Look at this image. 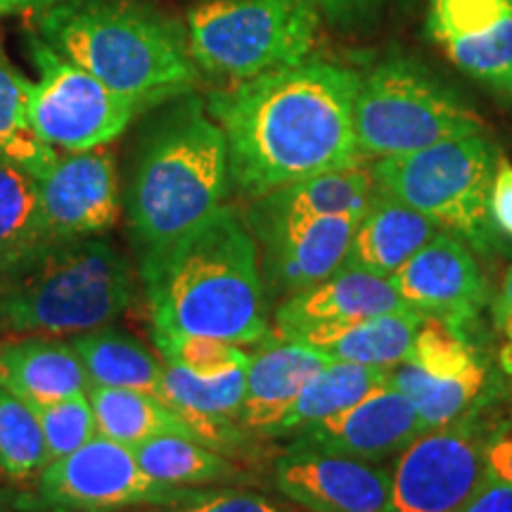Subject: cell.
Returning a JSON list of instances; mask_svg holds the SVG:
<instances>
[{"label":"cell","instance_id":"8fae6325","mask_svg":"<svg viewBox=\"0 0 512 512\" xmlns=\"http://www.w3.org/2000/svg\"><path fill=\"white\" fill-rule=\"evenodd\" d=\"M27 46L38 69L29 119L36 136L55 150L83 152L112 143L143 112L136 102L62 57L38 34L27 36Z\"/></svg>","mask_w":512,"mask_h":512},{"label":"cell","instance_id":"d6986e66","mask_svg":"<svg viewBox=\"0 0 512 512\" xmlns=\"http://www.w3.org/2000/svg\"><path fill=\"white\" fill-rule=\"evenodd\" d=\"M332 358L294 339L271 337L249 354L245 396L238 413L242 430L256 439H273L275 427L313 375Z\"/></svg>","mask_w":512,"mask_h":512},{"label":"cell","instance_id":"d590c367","mask_svg":"<svg viewBox=\"0 0 512 512\" xmlns=\"http://www.w3.org/2000/svg\"><path fill=\"white\" fill-rule=\"evenodd\" d=\"M486 475L512 486V392L484 444Z\"/></svg>","mask_w":512,"mask_h":512},{"label":"cell","instance_id":"f546056e","mask_svg":"<svg viewBox=\"0 0 512 512\" xmlns=\"http://www.w3.org/2000/svg\"><path fill=\"white\" fill-rule=\"evenodd\" d=\"M34 81L0 57V159L22 166L36 178L46 176L60 152L36 136L29 119Z\"/></svg>","mask_w":512,"mask_h":512},{"label":"cell","instance_id":"74e56055","mask_svg":"<svg viewBox=\"0 0 512 512\" xmlns=\"http://www.w3.org/2000/svg\"><path fill=\"white\" fill-rule=\"evenodd\" d=\"M460 512H512V486L486 475Z\"/></svg>","mask_w":512,"mask_h":512},{"label":"cell","instance_id":"d4e9b609","mask_svg":"<svg viewBox=\"0 0 512 512\" xmlns=\"http://www.w3.org/2000/svg\"><path fill=\"white\" fill-rule=\"evenodd\" d=\"M387 382L415 403L427 432L463 418L486 396L508 384L498 375L496 363L491 358L456 377H432L408 363H401L389 370Z\"/></svg>","mask_w":512,"mask_h":512},{"label":"cell","instance_id":"484cf974","mask_svg":"<svg viewBox=\"0 0 512 512\" xmlns=\"http://www.w3.org/2000/svg\"><path fill=\"white\" fill-rule=\"evenodd\" d=\"M131 451L147 475L164 484L195 486V489L259 484L238 460L223 456L200 441L176 437V434L147 439L133 446Z\"/></svg>","mask_w":512,"mask_h":512},{"label":"cell","instance_id":"3957f363","mask_svg":"<svg viewBox=\"0 0 512 512\" xmlns=\"http://www.w3.org/2000/svg\"><path fill=\"white\" fill-rule=\"evenodd\" d=\"M228 145L195 93L159 105L140 133L126 216L138 261L150 259L226 207Z\"/></svg>","mask_w":512,"mask_h":512},{"label":"cell","instance_id":"60d3db41","mask_svg":"<svg viewBox=\"0 0 512 512\" xmlns=\"http://www.w3.org/2000/svg\"><path fill=\"white\" fill-rule=\"evenodd\" d=\"M60 3V0H0V22L5 17L12 15H24V12H43L53 5Z\"/></svg>","mask_w":512,"mask_h":512},{"label":"cell","instance_id":"603a6c76","mask_svg":"<svg viewBox=\"0 0 512 512\" xmlns=\"http://www.w3.org/2000/svg\"><path fill=\"white\" fill-rule=\"evenodd\" d=\"M422 320L425 316H420L418 311L399 309L337 325V328L316 330L294 342H302L332 361L392 370L408 361Z\"/></svg>","mask_w":512,"mask_h":512},{"label":"cell","instance_id":"e0dca14e","mask_svg":"<svg viewBox=\"0 0 512 512\" xmlns=\"http://www.w3.org/2000/svg\"><path fill=\"white\" fill-rule=\"evenodd\" d=\"M361 216L323 219L254 228L261 278L268 299H285L323 283L344 266Z\"/></svg>","mask_w":512,"mask_h":512},{"label":"cell","instance_id":"cb8c5ba5","mask_svg":"<svg viewBox=\"0 0 512 512\" xmlns=\"http://www.w3.org/2000/svg\"><path fill=\"white\" fill-rule=\"evenodd\" d=\"M72 347L88 375V387L133 389L162 401L164 363L138 337L107 328L74 335Z\"/></svg>","mask_w":512,"mask_h":512},{"label":"cell","instance_id":"7402d4cb","mask_svg":"<svg viewBox=\"0 0 512 512\" xmlns=\"http://www.w3.org/2000/svg\"><path fill=\"white\" fill-rule=\"evenodd\" d=\"M0 384L34 408L88 392V375L72 342L31 335L0 344Z\"/></svg>","mask_w":512,"mask_h":512},{"label":"cell","instance_id":"e575fe53","mask_svg":"<svg viewBox=\"0 0 512 512\" xmlns=\"http://www.w3.org/2000/svg\"><path fill=\"white\" fill-rule=\"evenodd\" d=\"M145 512H309L292 501L264 496L259 491H249L247 486H223L211 489L207 496L197 501L171 505V508H147Z\"/></svg>","mask_w":512,"mask_h":512},{"label":"cell","instance_id":"b9f144b4","mask_svg":"<svg viewBox=\"0 0 512 512\" xmlns=\"http://www.w3.org/2000/svg\"><path fill=\"white\" fill-rule=\"evenodd\" d=\"M0 512H5V505H3V498H0Z\"/></svg>","mask_w":512,"mask_h":512},{"label":"cell","instance_id":"30bf717a","mask_svg":"<svg viewBox=\"0 0 512 512\" xmlns=\"http://www.w3.org/2000/svg\"><path fill=\"white\" fill-rule=\"evenodd\" d=\"M510 392L503 384L463 418L403 448L392 465V512H460L484 482L486 437Z\"/></svg>","mask_w":512,"mask_h":512},{"label":"cell","instance_id":"f1b7e54d","mask_svg":"<svg viewBox=\"0 0 512 512\" xmlns=\"http://www.w3.org/2000/svg\"><path fill=\"white\" fill-rule=\"evenodd\" d=\"M389 380V370L358 366V363L347 361H330L320 373H316L306 382V387L299 392L292 406L287 408L278 427L275 437H292L302 427L330 418L344 408L354 406L363 396L382 387Z\"/></svg>","mask_w":512,"mask_h":512},{"label":"cell","instance_id":"4316f807","mask_svg":"<svg viewBox=\"0 0 512 512\" xmlns=\"http://www.w3.org/2000/svg\"><path fill=\"white\" fill-rule=\"evenodd\" d=\"M48 249L38 181L22 166L0 159V280Z\"/></svg>","mask_w":512,"mask_h":512},{"label":"cell","instance_id":"1f68e13d","mask_svg":"<svg viewBox=\"0 0 512 512\" xmlns=\"http://www.w3.org/2000/svg\"><path fill=\"white\" fill-rule=\"evenodd\" d=\"M479 328H458L439 318H425L415 332L408 366L432 377H456L486 361Z\"/></svg>","mask_w":512,"mask_h":512},{"label":"cell","instance_id":"ba28073f","mask_svg":"<svg viewBox=\"0 0 512 512\" xmlns=\"http://www.w3.org/2000/svg\"><path fill=\"white\" fill-rule=\"evenodd\" d=\"M354 131L363 159H389L484 133V121L425 67L396 55L358 79Z\"/></svg>","mask_w":512,"mask_h":512},{"label":"cell","instance_id":"d6a6232c","mask_svg":"<svg viewBox=\"0 0 512 512\" xmlns=\"http://www.w3.org/2000/svg\"><path fill=\"white\" fill-rule=\"evenodd\" d=\"M155 344L162 361L174 363L197 377H221L249 363L245 349L214 337L155 330Z\"/></svg>","mask_w":512,"mask_h":512},{"label":"cell","instance_id":"83f0119b","mask_svg":"<svg viewBox=\"0 0 512 512\" xmlns=\"http://www.w3.org/2000/svg\"><path fill=\"white\" fill-rule=\"evenodd\" d=\"M88 399H91L100 437L117 441L121 446L133 448L164 434L195 439L188 422L174 408L150 394L133 392V389L88 387Z\"/></svg>","mask_w":512,"mask_h":512},{"label":"cell","instance_id":"836d02e7","mask_svg":"<svg viewBox=\"0 0 512 512\" xmlns=\"http://www.w3.org/2000/svg\"><path fill=\"white\" fill-rule=\"evenodd\" d=\"M36 413L38 420H41L43 437H46L50 463L79 451L93 437H98V425H95V413L88 392L36 408Z\"/></svg>","mask_w":512,"mask_h":512},{"label":"cell","instance_id":"44dd1931","mask_svg":"<svg viewBox=\"0 0 512 512\" xmlns=\"http://www.w3.org/2000/svg\"><path fill=\"white\" fill-rule=\"evenodd\" d=\"M439 233L437 223L427 219L422 211L377 188L375 183L373 197L356 223L344 266L392 278Z\"/></svg>","mask_w":512,"mask_h":512},{"label":"cell","instance_id":"277c9868","mask_svg":"<svg viewBox=\"0 0 512 512\" xmlns=\"http://www.w3.org/2000/svg\"><path fill=\"white\" fill-rule=\"evenodd\" d=\"M36 34L143 112L200 81L188 27L150 0H60L38 12Z\"/></svg>","mask_w":512,"mask_h":512},{"label":"cell","instance_id":"9a60e30c","mask_svg":"<svg viewBox=\"0 0 512 512\" xmlns=\"http://www.w3.org/2000/svg\"><path fill=\"white\" fill-rule=\"evenodd\" d=\"M425 432L415 403L387 382L354 406L294 432L287 448H309L382 463L399 456Z\"/></svg>","mask_w":512,"mask_h":512},{"label":"cell","instance_id":"2e32d148","mask_svg":"<svg viewBox=\"0 0 512 512\" xmlns=\"http://www.w3.org/2000/svg\"><path fill=\"white\" fill-rule=\"evenodd\" d=\"M427 34L460 72L512 100V0H430Z\"/></svg>","mask_w":512,"mask_h":512},{"label":"cell","instance_id":"4dcf8cb0","mask_svg":"<svg viewBox=\"0 0 512 512\" xmlns=\"http://www.w3.org/2000/svg\"><path fill=\"white\" fill-rule=\"evenodd\" d=\"M50 463L36 408L0 384V472L10 479L38 477Z\"/></svg>","mask_w":512,"mask_h":512},{"label":"cell","instance_id":"52a82bcc","mask_svg":"<svg viewBox=\"0 0 512 512\" xmlns=\"http://www.w3.org/2000/svg\"><path fill=\"white\" fill-rule=\"evenodd\" d=\"M318 0H207L188 12L200 74L230 83L309 60L318 46Z\"/></svg>","mask_w":512,"mask_h":512},{"label":"cell","instance_id":"5b68a950","mask_svg":"<svg viewBox=\"0 0 512 512\" xmlns=\"http://www.w3.org/2000/svg\"><path fill=\"white\" fill-rule=\"evenodd\" d=\"M136 299L131 261L105 238L50 247L0 280V328L22 335H81L124 316Z\"/></svg>","mask_w":512,"mask_h":512},{"label":"cell","instance_id":"4fadbf2b","mask_svg":"<svg viewBox=\"0 0 512 512\" xmlns=\"http://www.w3.org/2000/svg\"><path fill=\"white\" fill-rule=\"evenodd\" d=\"M392 283L408 309L458 328H479L494 299L477 254L444 230L392 275Z\"/></svg>","mask_w":512,"mask_h":512},{"label":"cell","instance_id":"7a4b0ae2","mask_svg":"<svg viewBox=\"0 0 512 512\" xmlns=\"http://www.w3.org/2000/svg\"><path fill=\"white\" fill-rule=\"evenodd\" d=\"M138 268L157 332L238 347H259L273 337L259 249L245 216L230 204Z\"/></svg>","mask_w":512,"mask_h":512},{"label":"cell","instance_id":"5bb4252c","mask_svg":"<svg viewBox=\"0 0 512 512\" xmlns=\"http://www.w3.org/2000/svg\"><path fill=\"white\" fill-rule=\"evenodd\" d=\"M273 484L309 512H392V467L368 460L285 448L273 463Z\"/></svg>","mask_w":512,"mask_h":512},{"label":"cell","instance_id":"ac0fdd59","mask_svg":"<svg viewBox=\"0 0 512 512\" xmlns=\"http://www.w3.org/2000/svg\"><path fill=\"white\" fill-rule=\"evenodd\" d=\"M399 309L408 306L401 302L392 278L342 266L323 283L278 304L273 313V337L302 339L316 330Z\"/></svg>","mask_w":512,"mask_h":512},{"label":"cell","instance_id":"ffe728a7","mask_svg":"<svg viewBox=\"0 0 512 512\" xmlns=\"http://www.w3.org/2000/svg\"><path fill=\"white\" fill-rule=\"evenodd\" d=\"M373 192V171L358 164L351 169L325 171L256 197L242 216L249 230L323 219V216H361Z\"/></svg>","mask_w":512,"mask_h":512},{"label":"cell","instance_id":"6da1fadb","mask_svg":"<svg viewBox=\"0 0 512 512\" xmlns=\"http://www.w3.org/2000/svg\"><path fill=\"white\" fill-rule=\"evenodd\" d=\"M358 76L309 60L214 91L207 110L228 145L230 183L245 200L363 164L354 131Z\"/></svg>","mask_w":512,"mask_h":512},{"label":"cell","instance_id":"f35d334b","mask_svg":"<svg viewBox=\"0 0 512 512\" xmlns=\"http://www.w3.org/2000/svg\"><path fill=\"white\" fill-rule=\"evenodd\" d=\"M489 309L496 332L505 339V342L512 344V266L505 271L503 283L494 294V299H491Z\"/></svg>","mask_w":512,"mask_h":512},{"label":"cell","instance_id":"ab89813d","mask_svg":"<svg viewBox=\"0 0 512 512\" xmlns=\"http://www.w3.org/2000/svg\"><path fill=\"white\" fill-rule=\"evenodd\" d=\"M380 0H318L323 19H328L332 24H349L356 22L366 15L368 10H373Z\"/></svg>","mask_w":512,"mask_h":512},{"label":"cell","instance_id":"9c48e42d","mask_svg":"<svg viewBox=\"0 0 512 512\" xmlns=\"http://www.w3.org/2000/svg\"><path fill=\"white\" fill-rule=\"evenodd\" d=\"M209 491L159 482L138 465L131 448L98 434L79 451L53 460L38 475L36 489L15 505L27 512H124L171 508Z\"/></svg>","mask_w":512,"mask_h":512},{"label":"cell","instance_id":"8d00e7d4","mask_svg":"<svg viewBox=\"0 0 512 512\" xmlns=\"http://www.w3.org/2000/svg\"><path fill=\"white\" fill-rule=\"evenodd\" d=\"M489 211L498 233L508 242H512V162H508L501 152L496 157Z\"/></svg>","mask_w":512,"mask_h":512},{"label":"cell","instance_id":"8992f818","mask_svg":"<svg viewBox=\"0 0 512 512\" xmlns=\"http://www.w3.org/2000/svg\"><path fill=\"white\" fill-rule=\"evenodd\" d=\"M496 147L484 133L451 138L403 157L377 159V188L399 197L463 240L486 261L512 254V242L491 221L489 200L496 171Z\"/></svg>","mask_w":512,"mask_h":512},{"label":"cell","instance_id":"7c38bea8","mask_svg":"<svg viewBox=\"0 0 512 512\" xmlns=\"http://www.w3.org/2000/svg\"><path fill=\"white\" fill-rule=\"evenodd\" d=\"M38 192L50 247L100 238L117 226L124 207L117 157L105 145L64 152L38 178Z\"/></svg>","mask_w":512,"mask_h":512}]
</instances>
